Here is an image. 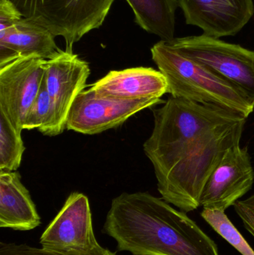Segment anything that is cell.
Here are the masks:
<instances>
[{"label":"cell","instance_id":"obj_1","mask_svg":"<svg viewBox=\"0 0 254 255\" xmlns=\"http://www.w3.org/2000/svg\"><path fill=\"white\" fill-rule=\"evenodd\" d=\"M153 114V130L143 149L153 165L158 191L180 211H195L212 172L229 148L240 145L247 118L172 97Z\"/></svg>","mask_w":254,"mask_h":255},{"label":"cell","instance_id":"obj_2","mask_svg":"<svg viewBox=\"0 0 254 255\" xmlns=\"http://www.w3.org/2000/svg\"><path fill=\"white\" fill-rule=\"evenodd\" d=\"M103 232L133 255H219L216 243L186 213L148 193L112 201Z\"/></svg>","mask_w":254,"mask_h":255},{"label":"cell","instance_id":"obj_3","mask_svg":"<svg viewBox=\"0 0 254 255\" xmlns=\"http://www.w3.org/2000/svg\"><path fill=\"white\" fill-rule=\"evenodd\" d=\"M152 60L168 82L174 98L211 104L248 118L254 111L249 96L205 66L184 56L161 40L151 49Z\"/></svg>","mask_w":254,"mask_h":255},{"label":"cell","instance_id":"obj_4","mask_svg":"<svg viewBox=\"0 0 254 255\" xmlns=\"http://www.w3.org/2000/svg\"><path fill=\"white\" fill-rule=\"evenodd\" d=\"M23 17L61 36L72 49L85 34L102 25L114 0H10Z\"/></svg>","mask_w":254,"mask_h":255},{"label":"cell","instance_id":"obj_5","mask_svg":"<svg viewBox=\"0 0 254 255\" xmlns=\"http://www.w3.org/2000/svg\"><path fill=\"white\" fill-rule=\"evenodd\" d=\"M167 42L244 91L254 102V51L204 34Z\"/></svg>","mask_w":254,"mask_h":255},{"label":"cell","instance_id":"obj_6","mask_svg":"<svg viewBox=\"0 0 254 255\" xmlns=\"http://www.w3.org/2000/svg\"><path fill=\"white\" fill-rule=\"evenodd\" d=\"M89 74L88 63L72 49H60L53 58L46 60L44 82L52 104V120L42 132L43 135L52 136L63 133L70 109L86 88Z\"/></svg>","mask_w":254,"mask_h":255},{"label":"cell","instance_id":"obj_7","mask_svg":"<svg viewBox=\"0 0 254 255\" xmlns=\"http://www.w3.org/2000/svg\"><path fill=\"white\" fill-rule=\"evenodd\" d=\"M41 248L60 255H85L99 248L92 229L89 199L83 193L67 198L40 237Z\"/></svg>","mask_w":254,"mask_h":255},{"label":"cell","instance_id":"obj_8","mask_svg":"<svg viewBox=\"0 0 254 255\" xmlns=\"http://www.w3.org/2000/svg\"><path fill=\"white\" fill-rule=\"evenodd\" d=\"M162 99L120 100L98 97L90 88L76 97L67 118V130L96 134L123 124L135 114L164 103Z\"/></svg>","mask_w":254,"mask_h":255},{"label":"cell","instance_id":"obj_9","mask_svg":"<svg viewBox=\"0 0 254 255\" xmlns=\"http://www.w3.org/2000/svg\"><path fill=\"white\" fill-rule=\"evenodd\" d=\"M46 60L22 57L0 67V111L18 131L43 85Z\"/></svg>","mask_w":254,"mask_h":255},{"label":"cell","instance_id":"obj_10","mask_svg":"<svg viewBox=\"0 0 254 255\" xmlns=\"http://www.w3.org/2000/svg\"><path fill=\"white\" fill-rule=\"evenodd\" d=\"M254 169L247 147L229 148L209 177L200 206L225 211L252 190Z\"/></svg>","mask_w":254,"mask_h":255},{"label":"cell","instance_id":"obj_11","mask_svg":"<svg viewBox=\"0 0 254 255\" xmlns=\"http://www.w3.org/2000/svg\"><path fill=\"white\" fill-rule=\"evenodd\" d=\"M186 24L220 38L240 32L253 17L254 0H177Z\"/></svg>","mask_w":254,"mask_h":255},{"label":"cell","instance_id":"obj_12","mask_svg":"<svg viewBox=\"0 0 254 255\" xmlns=\"http://www.w3.org/2000/svg\"><path fill=\"white\" fill-rule=\"evenodd\" d=\"M90 88L98 97L114 100L161 99L168 93V82L160 70L140 67L109 72Z\"/></svg>","mask_w":254,"mask_h":255},{"label":"cell","instance_id":"obj_13","mask_svg":"<svg viewBox=\"0 0 254 255\" xmlns=\"http://www.w3.org/2000/svg\"><path fill=\"white\" fill-rule=\"evenodd\" d=\"M55 37L47 28L22 16L0 30V67L22 57L53 58L60 50Z\"/></svg>","mask_w":254,"mask_h":255},{"label":"cell","instance_id":"obj_14","mask_svg":"<svg viewBox=\"0 0 254 255\" xmlns=\"http://www.w3.org/2000/svg\"><path fill=\"white\" fill-rule=\"evenodd\" d=\"M40 224V216L19 172H0V227L30 231Z\"/></svg>","mask_w":254,"mask_h":255},{"label":"cell","instance_id":"obj_15","mask_svg":"<svg viewBox=\"0 0 254 255\" xmlns=\"http://www.w3.org/2000/svg\"><path fill=\"white\" fill-rule=\"evenodd\" d=\"M142 28L161 40L174 38L177 0H126Z\"/></svg>","mask_w":254,"mask_h":255},{"label":"cell","instance_id":"obj_16","mask_svg":"<svg viewBox=\"0 0 254 255\" xmlns=\"http://www.w3.org/2000/svg\"><path fill=\"white\" fill-rule=\"evenodd\" d=\"M25 151L21 132L0 111V172H14L20 166Z\"/></svg>","mask_w":254,"mask_h":255},{"label":"cell","instance_id":"obj_17","mask_svg":"<svg viewBox=\"0 0 254 255\" xmlns=\"http://www.w3.org/2000/svg\"><path fill=\"white\" fill-rule=\"evenodd\" d=\"M201 215L216 233L229 243L240 254L254 255L253 249L237 230L225 211L204 208Z\"/></svg>","mask_w":254,"mask_h":255},{"label":"cell","instance_id":"obj_18","mask_svg":"<svg viewBox=\"0 0 254 255\" xmlns=\"http://www.w3.org/2000/svg\"><path fill=\"white\" fill-rule=\"evenodd\" d=\"M52 120V104L43 79V85L33 104L27 112L23 130L38 129L43 132Z\"/></svg>","mask_w":254,"mask_h":255},{"label":"cell","instance_id":"obj_19","mask_svg":"<svg viewBox=\"0 0 254 255\" xmlns=\"http://www.w3.org/2000/svg\"><path fill=\"white\" fill-rule=\"evenodd\" d=\"M0 255H60L46 251L42 248L31 247L27 244L0 243ZM85 255H116L107 249L100 247L92 253Z\"/></svg>","mask_w":254,"mask_h":255},{"label":"cell","instance_id":"obj_20","mask_svg":"<svg viewBox=\"0 0 254 255\" xmlns=\"http://www.w3.org/2000/svg\"><path fill=\"white\" fill-rule=\"evenodd\" d=\"M234 207L244 227L254 238V194L244 200L237 201Z\"/></svg>","mask_w":254,"mask_h":255}]
</instances>
